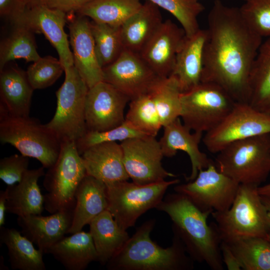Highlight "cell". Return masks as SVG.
<instances>
[{
  "label": "cell",
  "instance_id": "cell-1",
  "mask_svg": "<svg viewBox=\"0 0 270 270\" xmlns=\"http://www.w3.org/2000/svg\"><path fill=\"white\" fill-rule=\"evenodd\" d=\"M202 82L216 84L237 102L248 103L252 68L262 38L249 26L240 8L216 0L208 16Z\"/></svg>",
  "mask_w": 270,
  "mask_h": 270
},
{
  "label": "cell",
  "instance_id": "cell-2",
  "mask_svg": "<svg viewBox=\"0 0 270 270\" xmlns=\"http://www.w3.org/2000/svg\"><path fill=\"white\" fill-rule=\"evenodd\" d=\"M172 222L174 234L183 244L193 260L206 264L214 270H222L221 240L215 222L208 224L210 212H204L188 198L175 192L168 194L156 208Z\"/></svg>",
  "mask_w": 270,
  "mask_h": 270
},
{
  "label": "cell",
  "instance_id": "cell-3",
  "mask_svg": "<svg viewBox=\"0 0 270 270\" xmlns=\"http://www.w3.org/2000/svg\"><path fill=\"white\" fill-rule=\"evenodd\" d=\"M154 219L146 220L136 229L124 246L108 262V270H190L193 260L174 234L172 244L164 248L154 242L150 233Z\"/></svg>",
  "mask_w": 270,
  "mask_h": 270
},
{
  "label": "cell",
  "instance_id": "cell-4",
  "mask_svg": "<svg viewBox=\"0 0 270 270\" xmlns=\"http://www.w3.org/2000/svg\"><path fill=\"white\" fill-rule=\"evenodd\" d=\"M258 188L256 185L240 184L230 207L211 213L221 242L253 237L268 240V215Z\"/></svg>",
  "mask_w": 270,
  "mask_h": 270
},
{
  "label": "cell",
  "instance_id": "cell-5",
  "mask_svg": "<svg viewBox=\"0 0 270 270\" xmlns=\"http://www.w3.org/2000/svg\"><path fill=\"white\" fill-rule=\"evenodd\" d=\"M215 165L240 184L259 186L270 174V134L230 144L218 152Z\"/></svg>",
  "mask_w": 270,
  "mask_h": 270
},
{
  "label": "cell",
  "instance_id": "cell-6",
  "mask_svg": "<svg viewBox=\"0 0 270 270\" xmlns=\"http://www.w3.org/2000/svg\"><path fill=\"white\" fill-rule=\"evenodd\" d=\"M0 140L16 148L20 154L36 158L44 168L56 161L62 142L45 124L36 118L14 116L0 111Z\"/></svg>",
  "mask_w": 270,
  "mask_h": 270
},
{
  "label": "cell",
  "instance_id": "cell-7",
  "mask_svg": "<svg viewBox=\"0 0 270 270\" xmlns=\"http://www.w3.org/2000/svg\"><path fill=\"white\" fill-rule=\"evenodd\" d=\"M180 182L174 179L147 184L128 180L106 184L108 210L118 224L127 230L142 214L156 208L170 186Z\"/></svg>",
  "mask_w": 270,
  "mask_h": 270
},
{
  "label": "cell",
  "instance_id": "cell-8",
  "mask_svg": "<svg viewBox=\"0 0 270 270\" xmlns=\"http://www.w3.org/2000/svg\"><path fill=\"white\" fill-rule=\"evenodd\" d=\"M64 72V80L56 93V112L45 124L62 142H76L87 131L85 110L89 88L74 65Z\"/></svg>",
  "mask_w": 270,
  "mask_h": 270
},
{
  "label": "cell",
  "instance_id": "cell-9",
  "mask_svg": "<svg viewBox=\"0 0 270 270\" xmlns=\"http://www.w3.org/2000/svg\"><path fill=\"white\" fill-rule=\"evenodd\" d=\"M86 172L76 142H62L58 158L44 174V207L50 213L72 208L75 194Z\"/></svg>",
  "mask_w": 270,
  "mask_h": 270
},
{
  "label": "cell",
  "instance_id": "cell-10",
  "mask_svg": "<svg viewBox=\"0 0 270 270\" xmlns=\"http://www.w3.org/2000/svg\"><path fill=\"white\" fill-rule=\"evenodd\" d=\"M180 118L191 130L207 132L228 115L236 102L218 85L201 82L180 96Z\"/></svg>",
  "mask_w": 270,
  "mask_h": 270
},
{
  "label": "cell",
  "instance_id": "cell-11",
  "mask_svg": "<svg viewBox=\"0 0 270 270\" xmlns=\"http://www.w3.org/2000/svg\"><path fill=\"white\" fill-rule=\"evenodd\" d=\"M270 134V114L248 103L236 102L226 118L205 133L202 141L206 149L216 154L238 140Z\"/></svg>",
  "mask_w": 270,
  "mask_h": 270
},
{
  "label": "cell",
  "instance_id": "cell-12",
  "mask_svg": "<svg viewBox=\"0 0 270 270\" xmlns=\"http://www.w3.org/2000/svg\"><path fill=\"white\" fill-rule=\"evenodd\" d=\"M240 184L220 172L214 162L200 170L192 180L178 184L175 192L188 198L204 212L228 209L236 197Z\"/></svg>",
  "mask_w": 270,
  "mask_h": 270
},
{
  "label": "cell",
  "instance_id": "cell-13",
  "mask_svg": "<svg viewBox=\"0 0 270 270\" xmlns=\"http://www.w3.org/2000/svg\"><path fill=\"white\" fill-rule=\"evenodd\" d=\"M124 163L132 182L147 184L176 177L162 166L164 154L156 136L146 135L128 138L120 142Z\"/></svg>",
  "mask_w": 270,
  "mask_h": 270
},
{
  "label": "cell",
  "instance_id": "cell-14",
  "mask_svg": "<svg viewBox=\"0 0 270 270\" xmlns=\"http://www.w3.org/2000/svg\"><path fill=\"white\" fill-rule=\"evenodd\" d=\"M102 70L103 81L114 86L130 100L150 93L162 78L139 53L126 48Z\"/></svg>",
  "mask_w": 270,
  "mask_h": 270
},
{
  "label": "cell",
  "instance_id": "cell-15",
  "mask_svg": "<svg viewBox=\"0 0 270 270\" xmlns=\"http://www.w3.org/2000/svg\"><path fill=\"white\" fill-rule=\"evenodd\" d=\"M129 102L128 96L104 81L89 88L85 110L87 130L103 132L122 124Z\"/></svg>",
  "mask_w": 270,
  "mask_h": 270
},
{
  "label": "cell",
  "instance_id": "cell-16",
  "mask_svg": "<svg viewBox=\"0 0 270 270\" xmlns=\"http://www.w3.org/2000/svg\"><path fill=\"white\" fill-rule=\"evenodd\" d=\"M18 22L24 24L34 33L44 36L56 50L64 70L74 65L68 36L64 30L68 22L66 13L40 4L28 8Z\"/></svg>",
  "mask_w": 270,
  "mask_h": 270
},
{
  "label": "cell",
  "instance_id": "cell-17",
  "mask_svg": "<svg viewBox=\"0 0 270 270\" xmlns=\"http://www.w3.org/2000/svg\"><path fill=\"white\" fill-rule=\"evenodd\" d=\"M186 36L182 27L166 20L139 54L158 76L168 78L172 74Z\"/></svg>",
  "mask_w": 270,
  "mask_h": 270
},
{
  "label": "cell",
  "instance_id": "cell-18",
  "mask_svg": "<svg viewBox=\"0 0 270 270\" xmlns=\"http://www.w3.org/2000/svg\"><path fill=\"white\" fill-rule=\"evenodd\" d=\"M90 22L86 16L78 14L68 16L74 64L89 88L103 81L102 68L96 57Z\"/></svg>",
  "mask_w": 270,
  "mask_h": 270
},
{
  "label": "cell",
  "instance_id": "cell-19",
  "mask_svg": "<svg viewBox=\"0 0 270 270\" xmlns=\"http://www.w3.org/2000/svg\"><path fill=\"white\" fill-rule=\"evenodd\" d=\"M164 128L163 135L159 140L164 156L172 157L178 151L182 150L190 157L192 171L190 174L186 178L187 181L194 180L200 170L206 168L214 162L200 149L203 133L191 132V130L183 124L180 118Z\"/></svg>",
  "mask_w": 270,
  "mask_h": 270
},
{
  "label": "cell",
  "instance_id": "cell-20",
  "mask_svg": "<svg viewBox=\"0 0 270 270\" xmlns=\"http://www.w3.org/2000/svg\"><path fill=\"white\" fill-rule=\"evenodd\" d=\"M74 208L58 211L48 216L32 214L18 216L21 233L44 254L65 236L71 227Z\"/></svg>",
  "mask_w": 270,
  "mask_h": 270
},
{
  "label": "cell",
  "instance_id": "cell-21",
  "mask_svg": "<svg viewBox=\"0 0 270 270\" xmlns=\"http://www.w3.org/2000/svg\"><path fill=\"white\" fill-rule=\"evenodd\" d=\"M86 174L105 184L128 180L120 144L105 142L86 149L81 155Z\"/></svg>",
  "mask_w": 270,
  "mask_h": 270
},
{
  "label": "cell",
  "instance_id": "cell-22",
  "mask_svg": "<svg viewBox=\"0 0 270 270\" xmlns=\"http://www.w3.org/2000/svg\"><path fill=\"white\" fill-rule=\"evenodd\" d=\"M34 88L26 71L6 64L0 70V111L14 116H30Z\"/></svg>",
  "mask_w": 270,
  "mask_h": 270
},
{
  "label": "cell",
  "instance_id": "cell-23",
  "mask_svg": "<svg viewBox=\"0 0 270 270\" xmlns=\"http://www.w3.org/2000/svg\"><path fill=\"white\" fill-rule=\"evenodd\" d=\"M206 38V30L200 28L194 35L186 36L178 50L171 76L178 80L182 92L190 90L202 82Z\"/></svg>",
  "mask_w": 270,
  "mask_h": 270
},
{
  "label": "cell",
  "instance_id": "cell-24",
  "mask_svg": "<svg viewBox=\"0 0 270 270\" xmlns=\"http://www.w3.org/2000/svg\"><path fill=\"white\" fill-rule=\"evenodd\" d=\"M75 198L72 222L68 232L70 234L82 230L86 224H89L108 208L106 184L88 174L80 184Z\"/></svg>",
  "mask_w": 270,
  "mask_h": 270
},
{
  "label": "cell",
  "instance_id": "cell-25",
  "mask_svg": "<svg viewBox=\"0 0 270 270\" xmlns=\"http://www.w3.org/2000/svg\"><path fill=\"white\" fill-rule=\"evenodd\" d=\"M44 168L28 170L18 184L8 186L7 212L18 216L41 214L44 207V196L38 181L45 174Z\"/></svg>",
  "mask_w": 270,
  "mask_h": 270
},
{
  "label": "cell",
  "instance_id": "cell-26",
  "mask_svg": "<svg viewBox=\"0 0 270 270\" xmlns=\"http://www.w3.org/2000/svg\"><path fill=\"white\" fill-rule=\"evenodd\" d=\"M159 8L146 0L120 26L124 48L140 52L164 22Z\"/></svg>",
  "mask_w": 270,
  "mask_h": 270
},
{
  "label": "cell",
  "instance_id": "cell-27",
  "mask_svg": "<svg viewBox=\"0 0 270 270\" xmlns=\"http://www.w3.org/2000/svg\"><path fill=\"white\" fill-rule=\"evenodd\" d=\"M71 234L52 245L46 254H51L68 270H84L98 260L92 236L82 230Z\"/></svg>",
  "mask_w": 270,
  "mask_h": 270
},
{
  "label": "cell",
  "instance_id": "cell-28",
  "mask_svg": "<svg viewBox=\"0 0 270 270\" xmlns=\"http://www.w3.org/2000/svg\"><path fill=\"white\" fill-rule=\"evenodd\" d=\"M98 256L102 265L108 262L124 246L130 238L126 230L122 228L111 213L106 210L89 224Z\"/></svg>",
  "mask_w": 270,
  "mask_h": 270
},
{
  "label": "cell",
  "instance_id": "cell-29",
  "mask_svg": "<svg viewBox=\"0 0 270 270\" xmlns=\"http://www.w3.org/2000/svg\"><path fill=\"white\" fill-rule=\"evenodd\" d=\"M0 241L8 248L9 262L12 270H45L44 252L14 228L0 227Z\"/></svg>",
  "mask_w": 270,
  "mask_h": 270
},
{
  "label": "cell",
  "instance_id": "cell-30",
  "mask_svg": "<svg viewBox=\"0 0 270 270\" xmlns=\"http://www.w3.org/2000/svg\"><path fill=\"white\" fill-rule=\"evenodd\" d=\"M248 104L270 114V36L262 42L252 68Z\"/></svg>",
  "mask_w": 270,
  "mask_h": 270
},
{
  "label": "cell",
  "instance_id": "cell-31",
  "mask_svg": "<svg viewBox=\"0 0 270 270\" xmlns=\"http://www.w3.org/2000/svg\"><path fill=\"white\" fill-rule=\"evenodd\" d=\"M11 24L10 32L0 43V70L16 59L34 62L41 58L36 50L34 32L20 22Z\"/></svg>",
  "mask_w": 270,
  "mask_h": 270
},
{
  "label": "cell",
  "instance_id": "cell-32",
  "mask_svg": "<svg viewBox=\"0 0 270 270\" xmlns=\"http://www.w3.org/2000/svg\"><path fill=\"white\" fill-rule=\"evenodd\" d=\"M142 4L141 0H92L76 12L94 22L119 27Z\"/></svg>",
  "mask_w": 270,
  "mask_h": 270
},
{
  "label": "cell",
  "instance_id": "cell-33",
  "mask_svg": "<svg viewBox=\"0 0 270 270\" xmlns=\"http://www.w3.org/2000/svg\"><path fill=\"white\" fill-rule=\"evenodd\" d=\"M226 243L236 257L242 270H270V242L268 239L253 237Z\"/></svg>",
  "mask_w": 270,
  "mask_h": 270
},
{
  "label": "cell",
  "instance_id": "cell-34",
  "mask_svg": "<svg viewBox=\"0 0 270 270\" xmlns=\"http://www.w3.org/2000/svg\"><path fill=\"white\" fill-rule=\"evenodd\" d=\"M182 93L178 80L172 76L161 78L150 92L162 127L180 118Z\"/></svg>",
  "mask_w": 270,
  "mask_h": 270
},
{
  "label": "cell",
  "instance_id": "cell-35",
  "mask_svg": "<svg viewBox=\"0 0 270 270\" xmlns=\"http://www.w3.org/2000/svg\"><path fill=\"white\" fill-rule=\"evenodd\" d=\"M90 26L98 60L103 68L113 62L124 49L120 26L93 20Z\"/></svg>",
  "mask_w": 270,
  "mask_h": 270
},
{
  "label": "cell",
  "instance_id": "cell-36",
  "mask_svg": "<svg viewBox=\"0 0 270 270\" xmlns=\"http://www.w3.org/2000/svg\"><path fill=\"white\" fill-rule=\"evenodd\" d=\"M124 121L141 132L154 136L162 127L150 93L130 100Z\"/></svg>",
  "mask_w": 270,
  "mask_h": 270
},
{
  "label": "cell",
  "instance_id": "cell-37",
  "mask_svg": "<svg viewBox=\"0 0 270 270\" xmlns=\"http://www.w3.org/2000/svg\"><path fill=\"white\" fill-rule=\"evenodd\" d=\"M172 14L180 22L186 36L195 34L200 29L198 16L204 10L199 0H146Z\"/></svg>",
  "mask_w": 270,
  "mask_h": 270
},
{
  "label": "cell",
  "instance_id": "cell-38",
  "mask_svg": "<svg viewBox=\"0 0 270 270\" xmlns=\"http://www.w3.org/2000/svg\"><path fill=\"white\" fill-rule=\"evenodd\" d=\"M63 72L64 68L59 58L50 56L41 57L26 70L28 81L34 90L51 86Z\"/></svg>",
  "mask_w": 270,
  "mask_h": 270
},
{
  "label": "cell",
  "instance_id": "cell-39",
  "mask_svg": "<svg viewBox=\"0 0 270 270\" xmlns=\"http://www.w3.org/2000/svg\"><path fill=\"white\" fill-rule=\"evenodd\" d=\"M146 135L124 121L120 126L108 130L103 132L87 130L76 140V144L78 152L81 155L86 149L98 144L117 141L121 142L128 138Z\"/></svg>",
  "mask_w": 270,
  "mask_h": 270
},
{
  "label": "cell",
  "instance_id": "cell-40",
  "mask_svg": "<svg viewBox=\"0 0 270 270\" xmlns=\"http://www.w3.org/2000/svg\"><path fill=\"white\" fill-rule=\"evenodd\" d=\"M240 8L253 31L262 38L270 36V0H246Z\"/></svg>",
  "mask_w": 270,
  "mask_h": 270
},
{
  "label": "cell",
  "instance_id": "cell-41",
  "mask_svg": "<svg viewBox=\"0 0 270 270\" xmlns=\"http://www.w3.org/2000/svg\"><path fill=\"white\" fill-rule=\"evenodd\" d=\"M29 158L14 154L0 160V178L7 185L19 182L28 170Z\"/></svg>",
  "mask_w": 270,
  "mask_h": 270
},
{
  "label": "cell",
  "instance_id": "cell-42",
  "mask_svg": "<svg viewBox=\"0 0 270 270\" xmlns=\"http://www.w3.org/2000/svg\"><path fill=\"white\" fill-rule=\"evenodd\" d=\"M28 8L24 0H0V15L11 24L19 22Z\"/></svg>",
  "mask_w": 270,
  "mask_h": 270
},
{
  "label": "cell",
  "instance_id": "cell-43",
  "mask_svg": "<svg viewBox=\"0 0 270 270\" xmlns=\"http://www.w3.org/2000/svg\"><path fill=\"white\" fill-rule=\"evenodd\" d=\"M92 0H41L40 3L48 8L66 14L77 12Z\"/></svg>",
  "mask_w": 270,
  "mask_h": 270
},
{
  "label": "cell",
  "instance_id": "cell-44",
  "mask_svg": "<svg viewBox=\"0 0 270 270\" xmlns=\"http://www.w3.org/2000/svg\"><path fill=\"white\" fill-rule=\"evenodd\" d=\"M220 251L224 264L228 270H240V265L228 244L221 242Z\"/></svg>",
  "mask_w": 270,
  "mask_h": 270
},
{
  "label": "cell",
  "instance_id": "cell-45",
  "mask_svg": "<svg viewBox=\"0 0 270 270\" xmlns=\"http://www.w3.org/2000/svg\"><path fill=\"white\" fill-rule=\"evenodd\" d=\"M7 192L6 190L0 191V227L5 222L6 212H7Z\"/></svg>",
  "mask_w": 270,
  "mask_h": 270
},
{
  "label": "cell",
  "instance_id": "cell-46",
  "mask_svg": "<svg viewBox=\"0 0 270 270\" xmlns=\"http://www.w3.org/2000/svg\"><path fill=\"white\" fill-rule=\"evenodd\" d=\"M260 195L264 205L266 206L268 212L269 218V233L268 236V240L270 242V194Z\"/></svg>",
  "mask_w": 270,
  "mask_h": 270
},
{
  "label": "cell",
  "instance_id": "cell-47",
  "mask_svg": "<svg viewBox=\"0 0 270 270\" xmlns=\"http://www.w3.org/2000/svg\"><path fill=\"white\" fill-rule=\"evenodd\" d=\"M258 190L260 194H270V184L262 186H258Z\"/></svg>",
  "mask_w": 270,
  "mask_h": 270
},
{
  "label": "cell",
  "instance_id": "cell-48",
  "mask_svg": "<svg viewBox=\"0 0 270 270\" xmlns=\"http://www.w3.org/2000/svg\"><path fill=\"white\" fill-rule=\"evenodd\" d=\"M28 8H30L40 3L41 0H24Z\"/></svg>",
  "mask_w": 270,
  "mask_h": 270
},
{
  "label": "cell",
  "instance_id": "cell-49",
  "mask_svg": "<svg viewBox=\"0 0 270 270\" xmlns=\"http://www.w3.org/2000/svg\"><path fill=\"white\" fill-rule=\"evenodd\" d=\"M244 1L246 0H244Z\"/></svg>",
  "mask_w": 270,
  "mask_h": 270
}]
</instances>
